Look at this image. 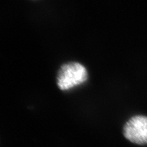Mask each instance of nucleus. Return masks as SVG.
Here are the masks:
<instances>
[{
  "mask_svg": "<svg viewBox=\"0 0 147 147\" xmlns=\"http://www.w3.org/2000/svg\"><path fill=\"white\" fill-rule=\"evenodd\" d=\"M88 79V71L78 62L63 64L57 75V84L61 91H67L83 84Z\"/></svg>",
  "mask_w": 147,
  "mask_h": 147,
  "instance_id": "1",
  "label": "nucleus"
},
{
  "mask_svg": "<svg viewBox=\"0 0 147 147\" xmlns=\"http://www.w3.org/2000/svg\"><path fill=\"white\" fill-rule=\"evenodd\" d=\"M125 138L133 144L147 145V116L135 115L125 123L123 127Z\"/></svg>",
  "mask_w": 147,
  "mask_h": 147,
  "instance_id": "2",
  "label": "nucleus"
}]
</instances>
